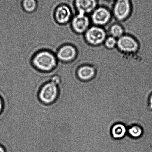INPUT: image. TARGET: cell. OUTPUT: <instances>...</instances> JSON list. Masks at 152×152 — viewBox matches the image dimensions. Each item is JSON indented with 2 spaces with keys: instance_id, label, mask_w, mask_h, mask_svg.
Returning a JSON list of instances; mask_svg holds the SVG:
<instances>
[{
  "instance_id": "obj_1",
  "label": "cell",
  "mask_w": 152,
  "mask_h": 152,
  "mask_svg": "<svg viewBox=\"0 0 152 152\" xmlns=\"http://www.w3.org/2000/svg\"><path fill=\"white\" fill-rule=\"evenodd\" d=\"M58 60L56 54L50 51L42 50L37 52L32 60L34 68L40 72H51L57 66Z\"/></svg>"
},
{
  "instance_id": "obj_2",
  "label": "cell",
  "mask_w": 152,
  "mask_h": 152,
  "mask_svg": "<svg viewBox=\"0 0 152 152\" xmlns=\"http://www.w3.org/2000/svg\"><path fill=\"white\" fill-rule=\"evenodd\" d=\"M59 93V86L50 81L41 86L39 90L38 96L42 103L45 105H50L57 100Z\"/></svg>"
},
{
  "instance_id": "obj_3",
  "label": "cell",
  "mask_w": 152,
  "mask_h": 152,
  "mask_svg": "<svg viewBox=\"0 0 152 152\" xmlns=\"http://www.w3.org/2000/svg\"><path fill=\"white\" fill-rule=\"evenodd\" d=\"M56 55L59 62L69 63L77 59L78 51L75 46L70 44H66L59 48Z\"/></svg>"
},
{
  "instance_id": "obj_4",
  "label": "cell",
  "mask_w": 152,
  "mask_h": 152,
  "mask_svg": "<svg viewBox=\"0 0 152 152\" xmlns=\"http://www.w3.org/2000/svg\"><path fill=\"white\" fill-rule=\"evenodd\" d=\"M70 23L73 30L75 33L80 35L87 30L89 20L86 15L77 13L73 16Z\"/></svg>"
},
{
  "instance_id": "obj_5",
  "label": "cell",
  "mask_w": 152,
  "mask_h": 152,
  "mask_svg": "<svg viewBox=\"0 0 152 152\" xmlns=\"http://www.w3.org/2000/svg\"><path fill=\"white\" fill-rule=\"evenodd\" d=\"M85 37L89 44L96 46L101 44L105 41L106 33L102 28L93 26L86 31Z\"/></svg>"
},
{
  "instance_id": "obj_6",
  "label": "cell",
  "mask_w": 152,
  "mask_h": 152,
  "mask_svg": "<svg viewBox=\"0 0 152 152\" xmlns=\"http://www.w3.org/2000/svg\"><path fill=\"white\" fill-rule=\"evenodd\" d=\"M73 16L71 7L66 4H61L55 10V20L60 25H65L70 23Z\"/></svg>"
},
{
  "instance_id": "obj_7",
  "label": "cell",
  "mask_w": 152,
  "mask_h": 152,
  "mask_svg": "<svg viewBox=\"0 0 152 152\" xmlns=\"http://www.w3.org/2000/svg\"><path fill=\"white\" fill-rule=\"evenodd\" d=\"M131 9L129 0H117L114 7V15L119 20H124L129 15Z\"/></svg>"
},
{
  "instance_id": "obj_8",
  "label": "cell",
  "mask_w": 152,
  "mask_h": 152,
  "mask_svg": "<svg viewBox=\"0 0 152 152\" xmlns=\"http://www.w3.org/2000/svg\"><path fill=\"white\" fill-rule=\"evenodd\" d=\"M117 46L122 51L132 52L138 48V45L136 41L129 36H122L117 41Z\"/></svg>"
},
{
  "instance_id": "obj_9",
  "label": "cell",
  "mask_w": 152,
  "mask_h": 152,
  "mask_svg": "<svg viewBox=\"0 0 152 152\" xmlns=\"http://www.w3.org/2000/svg\"><path fill=\"white\" fill-rule=\"evenodd\" d=\"M96 0H74V7L77 13L86 15L94 10Z\"/></svg>"
},
{
  "instance_id": "obj_10",
  "label": "cell",
  "mask_w": 152,
  "mask_h": 152,
  "mask_svg": "<svg viewBox=\"0 0 152 152\" xmlns=\"http://www.w3.org/2000/svg\"><path fill=\"white\" fill-rule=\"evenodd\" d=\"M111 18V14L107 9L99 7L94 10L92 15L93 23L96 25H104L107 23Z\"/></svg>"
},
{
  "instance_id": "obj_11",
  "label": "cell",
  "mask_w": 152,
  "mask_h": 152,
  "mask_svg": "<svg viewBox=\"0 0 152 152\" xmlns=\"http://www.w3.org/2000/svg\"><path fill=\"white\" fill-rule=\"evenodd\" d=\"M95 70L91 67L83 65L79 67L77 71V76L78 79L86 81L91 79L95 74Z\"/></svg>"
},
{
  "instance_id": "obj_12",
  "label": "cell",
  "mask_w": 152,
  "mask_h": 152,
  "mask_svg": "<svg viewBox=\"0 0 152 152\" xmlns=\"http://www.w3.org/2000/svg\"><path fill=\"white\" fill-rule=\"evenodd\" d=\"M126 129L124 125L118 123L114 125L111 129V134L113 137L116 139L121 138L124 136Z\"/></svg>"
},
{
  "instance_id": "obj_13",
  "label": "cell",
  "mask_w": 152,
  "mask_h": 152,
  "mask_svg": "<svg viewBox=\"0 0 152 152\" xmlns=\"http://www.w3.org/2000/svg\"><path fill=\"white\" fill-rule=\"evenodd\" d=\"M22 5L25 12L32 13L36 10L38 7V3L37 0H22Z\"/></svg>"
},
{
  "instance_id": "obj_14",
  "label": "cell",
  "mask_w": 152,
  "mask_h": 152,
  "mask_svg": "<svg viewBox=\"0 0 152 152\" xmlns=\"http://www.w3.org/2000/svg\"><path fill=\"white\" fill-rule=\"evenodd\" d=\"M110 33L115 38H120L123 35V29L121 26L118 25H114L110 29Z\"/></svg>"
},
{
  "instance_id": "obj_15",
  "label": "cell",
  "mask_w": 152,
  "mask_h": 152,
  "mask_svg": "<svg viewBox=\"0 0 152 152\" xmlns=\"http://www.w3.org/2000/svg\"><path fill=\"white\" fill-rule=\"evenodd\" d=\"M129 133L131 136L134 138H138L142 135L143 131L139 126H134L129 129Z\"/></svg>"
},
{
  "instance_id": "obj_16",
  "label": "cell",
  "mask_w": 152,
  "mask_h": 152,
  "mask_svg": "<svg viewBox=\"0 0 152 152\" xmlns=\"http://www.w3.org/2000/svg\"><path fill=\"white\" fill-rule=\"evenodd\" d=\"M117 41L115 38L113 37H110L105 40L106 47L108 48H113L117 45Z\"/></svg>"
},
{
  "instance_id": "obj_17",
  "label": "cell",
  "mask_w": 152,
  "mask_h": 152,
  "mask_svg": "<svg viewBox=\"0 0 152 152\" xmlns=\"http://www.w3.org/2000/svg\"><path fill=\"white\" fill-rule=\"evenodd\" d=\"M4 101H3L2 98L0 96V114L3 112L4 109Z\"/></svg>"
},
{
  "instance_id": "obj_18",
  "label": "cell",
  "mask_w": 152,
  "mask_h": 152,
  "mask_svg": "<svg viewBox=\"0 0 152 152\" xmlns=\"http://www.w3.org/2000/svg\"><path fill=\"white\" fill-rule=\"evenodd\" d=\"M149 106L150 109L152 110V94L150 96L149 99Z\"/></svg>"
},
{
  "instance_id": "obj_19",
  "label": "cell",
  "mask_w": 152,
  "mask_h": 152,
  "mask_svg": "<svg viewBox=\"0 0 152 152\" xmlns=\"http://www.w3.org/2000/svg\"><path fill=\"white\" fill-rule=\"evenodd\" d=\"M0 152H6L5 148L1 145H0Z\"/></svg>"
},
{
  "instance_id": "obj_20",
  "label": "cell",
  "mask_w": 152,
  "mask_h": 152,
  "mask_svg": "<svg viewBox=\"0 0 152 152\" xmlns=\"http://www.w3.org/2000/svg\"><path fill=\"white\" fill-rule=\"evenodd\" d=\"M110 1H111V0H110Z\"/></svg>"
}]
</instances>
